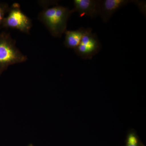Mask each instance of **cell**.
I'll return each instance as SVG.
<instances>
[{"label": "cell", "mask_w": 146, "mask_h": 146, "mask_svg": "<svg viewBox=\"0 0 146 146\" xmlns=\"http://www.w3.org/2000/svg\"><path fill=\"white\" fill-rule=\"evenodd\" d=\"M8 13V15L3 21V27L29 34L32 27V21L21 10L20 4L18 3H13L9 7Z\"/></svg>", "instance_id": "cell-3"}, {"label": "cell", "mask_w": 146, "mask_h": 146, "mask_svg": "<svg viewBox=\"0 0 146 146\" xmlns=\"http://www.w3.org/2000/svg\"><path fill=\"white\" fill-rule=\"evenodd\" d=\"M27 60V57L16 47V41L9 33L0 34V75L10 65Z\"/></svg>", "instance_id": "cell-2"}, {"label": "cell", "mask_w": 146, "mask_h": 146, "mask_svg": "<svg viewBox=\"0 0 146 146\" xmlns=\"http://www.w3.org/2000/svg\"><path fill=\"white\" fill-rule=\"evenodd\" d=\"M86 31V29L83 27L76 30H66L64 33L65 38L64 44L65 46L74 50L80 44Z\"/></svg>", "instance_id": "cell-7"}, {"label": "cell", "mask_w": 146, "mask_h": 146, "mask_svg": "<svg viewBox=\"0 0 146 146\" xmlns=\"http://www.w3.org/2000/svg\"><path fill=\"white\" fill-rule=\"evenodd\" d=\"M74 12L73 9L56 4L44 9L39 13L38 19L52 36L60 38L67 30L68 20Z\"/></svg>", "instance_id": "cell-1"}, {"label": "cell", "mask_w": 146, "mask_h": 146, "mask_svg": "<svg viewBox=\"0 0 146 146\" xmlns=\"http://www.w3.org/2000/svg\"><path fill=\"white\" fill-rule=\"evenodd\" d=\"M133 0H100V13L102 20L107 23L112 15L120 9L130 3H138Z\"/></svg>", "instance_id": "cell-6"}, {"label": "cell", "mask_w": 146, "mask_h": 146, "mask_svg": "<svg viewBox=\"0 0 146 146\" xmlns=\"http://www.w3.org/2000/svg\"><path fill=\"white\" fill-rule=\"evenodd\" d=\"M9 7L7 4L6 3H0V25H2L3 21L5 16L9 10Z\"/></svg>", "instance_id": "cell-8"}, {"label": "cell", "mask_w": 146, "mask_h": 146, "mask_svg": "<svg viewBox=\"0 0 146 146\" xmlns=\"http://www.w3.org/2000/svg\"><path fill=\"white\" fill-rule=\"evenodd\" d=\"M74 12L81 17L85 16L91 18H96L100 13V0H74Z\"/></svg>", "instance_id": "cell-5"}, {"label": "cell", "mask_w": 146, "mask_h": 146, "mask_svg": "<svg viewBox=\"0 0 146 146\" xmlns=\"http://www.w3.org/2000/svg\"><path fill=\"white\" fill-rule=\"evenodd\" d=\"M101 48V44L97 35L92 33V29L88 28L86 29L80 44L74 51L84 59H91L99 52Z\"/></svg>", "instance_id": "cell-4"}, {"label": "cell", "mask_w": 146, "mask_h": 146, "mask_svg": "<svg viewBox=\"0 0 146 146\" xmlns=\"http://www.w3.org/2000/svg\"><path fill=\"white\" fill-rule=\"evenodd\" d=\"M138 141L135 134L131 133L128 136L127 146H138Z\"/></svg>", "instance_id": "cell-9"}, {"label": "cell", "mask_w": 146, "mask_h": 146, "mask_svg": "<svg viewBox=\"0 0 146 146\" xmlns=\"http://www.w3.org/2000/svg\"><path fill=\"white\" fill-rule=\"evenodd\" d=\"M28 146H33L32 145H29Z\"/></svg>", "instance_id": "cell-10"}]
</instances>
